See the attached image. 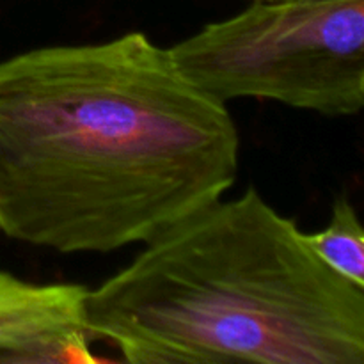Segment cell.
Wrapping results in <instances>:
<instances>
[{"instance_id":"cell-1","label":"cell","mask_w":364,"mask_h":364,"mask_svg":"<svg viewBox=\"0 0 364 364\" xmlns=\"http://www.w3.org/2000/svg\"><path fill=\"white\" fill-rule=\"evenodd\" d=\"M228 103L141 31L0 60V231L63 255L144 244L223 198Z\"/></svg>"},{"instance_id":"cell-2","label":"cell","mask_w":364,"mask_h":364,"mask_svg":"<svg viewBox=\"0 0 364 364\" xmlns=\"http://www.w3.org/2000/svg\"><path fill=\"white\" fill-rule=\"evenodd\" d=\"M85 311L134 364H364V288L255 187L144 242Z\"/></svg>"},{"instance_id":"cell-3","label":"cell","mask_w":364,"mask_h":364,"mask_svg":"<svg viewBox=\"0 0 364 364\" xmlns=\"http://www.w3.org/2000/svg\"><path fill=\"white\" fill-rule=\"evenodd\" d=\"M169 52L223 103L270 100L331 117L364 105V0H255Z\"/></svg>"},{"instance_id":"cell-4","label":"cell","mask_w":364,"mask_h":364,"mask_svg":"<svg viewBox=\"0 0 364 364\" xmlns=\"http://www.w3.org/2000/svg\"><path fill=\"white\" fill-rule=\"evenodd\" d=\"M84 284H38L0 272V361L92 363Z\"/></svg>"},{"instance_id":"cell-5","label":"cell","mask_w":364,"mask_h":364,"mask_svg":"<svg viewBox=\"0 0 364 364\" xmlns=\"http://www.w3.org/2000/svg\"><path fill=\"white\" fill-rule=\"evenodd\" d=\"M304 238L331 269L364 288V230L345 196L334 201L329 224L316 233H304Z\"/></svg>"}]
</instances>
